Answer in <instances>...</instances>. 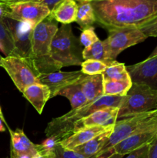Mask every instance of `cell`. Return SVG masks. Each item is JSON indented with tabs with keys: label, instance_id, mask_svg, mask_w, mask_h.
Listing matches in <instances>:
<instances>
[{
	"label": "cell",
	"instance_id": "obj_11",
	"mask_svg": "<svg viewBox=\"0 0 157 158\" xmlns=\"http://www.w3.org/2000/svg\"><path fill=\"white\" fill-rule=\"evenodd\" d=\"M133 83L144 84L157 90V56L126 66Z\"/></svg>",
	"mask_w": 157,
	"mask_h": 158
},
{
	"label": "cell",
	"instance_id": "obj_5",
	"mask_svg": "<svg viewBox=\"0 0 157 158\" xmlns=\"http://www.w3.org/2000/svg\"><path fill=\"white\" fill-rule=\"evenodd\" d=\"M155 123H157V108L152 110L133 114L118 120L115 122L113 131L109 137L108 143L97 154L99 158H104L108 153H113L112 148L115 145L139 131H141Z\"/></svg>",
	"mask_w": 157,
	"mask_h": 158
},
{
	"label": "cell",
	"instance_id": "obj_23",
	"mask_svg": "<svg viewBox=\"0 0 157 158\" xmlns=\"http://www.w3.org/2000/svg\"><path fill=\"white\" fill-rule=\"evenodd\" d=\"M132 85V82L131 80H112L103 79V95L125 97Z\"/></svg>",
	"mask_w": 157,
	"mask_h": 158
},
{
	"label": "cell",
	"instance_id": "obj_31",
	"mask_svg": "<svg viewBox=\"0 0 157 158\" xmlns=\"http://www.w3.org/2000/svg\"><path fill=\"white\" fill-rule=\"evenodd\" d=\"M139 29L146 37H157V15Z\"/></svg>",
	"mask_w": 157,
	"mask_h": 158
},
{
	"label": "cell",
	"instance_id": "obj_43",
	"mask_svg": "<svg viewBox=\"0 0 157 158\" xmlns=\"http://www.w3.org/2000/svg\"><path fill=\"white\" fill-rule=\"evenodd\" d=\"M75 2H83V1H86V0H75Z\"/></svg>",
	"mask_w": 157,
	"mask_h": 158
},
{
	"label": "cell",
	"instance_id": "obj_20",
	"mask_svg": "<svg viewBox=\"0 0 157 158\" xmlns=\"http://www.w3.org/2000/svg\"><path fill=\"white\" fill-rule=\"evenodd\" d=\"M113 130L107 131L104 134H100L98 137H95L92 140H89L87 143L75 148L72 151L77 153L86 156V157H92L97 155L102 151L105 145L108 143L110 135L112 134Z\"/></svg>",
	"mask_w": 157,
	"mask_h": 158
},
{
	"label": "cell",
	"instance_id": "obj_18",
	"mask_svg": "<svg viewBox=\"0 0 157 158\" xmlns=\"http://www.w3.org/2000/svg\"><path fill=\"white\" fill-rule=\"evenodd\" d=\"M78 3L75 0H63L51 12L49 16L57 23L71 24L76 19Z\"/></svg>",
	"mask_w": 157,
	"mask_h": 158
},
{
	"label": "cell",
	"instance_id": "obj_35",
	"mask_svg": "<svg viewBox=\"0 0 157 158\" xmlns=\"http://www.w3.org/2000/svg\"><path fill=\"white\" fill-rule=\"evenodd\" d=\"M38 154L33 158H55V154L53 151H47L43 150L40 144H37Z\"/></svg>",
	"mask_w": 157,
	"mask_h": 158
},
{
	"label": "cell",
	"instance_id": "obj_17",
	"mask_svg": "<svg viewBox=\"0 0 157 158\" xmlns=\"http://www.w3.org/2000/svg\"><path fill=\"white\" fill-rule=\"evenodd\" d=\"M11 136V150L10 152L18 154H26L33 158L38 154L37 144L32 143L24 131L21 129L15 131L9 130Z\"/></svg>",
	"mask_w": 157,
	"mask_h": 158
},
{
	"label": "cell",
	"instance_id": "obj_2",
	"mask_svg": "<svg viewBox=\"0 0 157 158\" xmlns=\"http://www.w3.org/2000/svg\"><path fill=\"white\" fill-rule=\"evenodd\" d=\"M123 100V97L102 96L81 107L72 109L67 114L53 118L48 123L45 130V134L47 137H54L59 143L61 140L73 134L75 124L80 120L101 108L107 106L119 107Z\"/></svg>",
	"mask_w": 157,
	"mask_h": 158
},
{
	"label": "cell",
	"instance_id": "obj_38",
	"mask_svg": "<svg viewBox=\"0 0 157 158\" xmlns=\"http://www.w3.org/2000/svg\"><path fill=\"white\" fill-rule=\"evenodd\" d=\"M123 157H124V156L120 155V154H116V153L113 152V153H112L111 154H109V155L106 156V157L104 158H123Z\"/></svg>",
	"mask_w": 157,
	"mask_h": 158
},
{
	"label": "cell",
	"instance_id": "obj_28",
	"mask_svg": "<svg viewBox=\"0 0 157 158\" xmlns=\"http://www.w3.org/2000/svg\"><path fill=\"white\" fill-rule=\"evenodd\" d=\"M99 40L95 32V29L92 26L83 29L80 35L79 42L85 48L89 47L92 44Z\"/></svg>",
	"mask_w": 157,
	"mask_h": 158
},
{
	"label": "cell",
	"instance_id": "obj_45",
	"mask_svg": "<svg viewBox=\"0 0 157 158\" xmlns=\"http://www.w3.org/2000/svg\"><path fill=\"white\" fill-rule=\"evenodd\" d=\"M6 158H7V157H6Z\"/></svg>",
	"mask_w": 157,
	"mask_h": 158
},
{
	"label": "cell",
	"instance_id": "obj_22",
	"mask_svg": "<svg viewBox=\"0 0 157 158\" xmlns=\"http://www.w3.org/2000/svg\"><path fill=\"white\" fill-rule=\"evenodd\" d=\"M75 22L83 30L86 28L91 27L94 23H96L95 12L90 2L86 0L78 2Z\"/></svg>",
	"mask_w": 157,
	"mask_h": 158
},
{
	"label": "cell",
	"instance_id": "obj_15",
	"mask_svg": "<svg viewBox=\"0 0 157 158\" xmlns=\"http://www.w3.org/2000/svg\"><path fill=\"white\" fill-rule=\"evenodd\" d=\"M114 127H115V123L107 127L95 126L82 128V129L74 132L72 135L69 136L67 138L61 140L58 143L62 148L72 151L77 147L87 143L88 141L98 137L100 134H104L111 130H113Z\"/></svg>",
	"mask_w": 157,
	"mask_h": 158
},
{
	"label": "cell",
	"instance_id": "obj_1",
	"mask_svg": "<svg viewBox=\"0 0 157 158\" xmlns=\"http://www.w3.org/2000/svg\"><path fill=\"white\" fill-rule=\"evenodd\" d=\"M96 23L109 30L139 28L157 15V0H89Z\"/></svg>",
	"mask_w": 157,
	"mask_h": 158
},
{
	"label": "cell",
	"instance_id": "obj_42",
	"mask_svg": "<svg viewBox=\"0 0 157 158\" xmlns=\"http://www.w3.org/2000/svg\"><path fill=\"white\" fill-rule=\"evenodd\" d=\"M2 58L3 57L0 55V66H1V63H2Z\"/></svg>",
	"mask_w": 157,
	"mask_h": 158
},
{
	"label": "cell",
	"instance_id": "obj_37",
	"mask_svg": "<svg viewBox=\"0 0 157 158\" xmlns=\"http://www.w3.org/2000/svg\"><path fill=\"white\" fill-rule=\"evenodd\" d=\"M0 118H1V120H2V122L3 123H5V125H6V127H7V128H8V130H10L11 128L9 127V124H8L7 123V122H6V119H5V117H4V114H3V113H2V108H1V106H0Z\"/></svg>",
	"mask_w": 157,
	"mask_h": 158
},
{
	"label": "cell",
	"instance_id": "obj_30",
	"mask_svg": "<svg viewBox=\"0 0 157 158\" xmlns=\"http://www.w3.org/2000/svg\"><path fill=\"white\" fill-rule=\"evenodd\" d=\"M62 1H63V0H6V1L0 3V5L7 6V5L14 4V3L18 2H35L44 5L46 7L49 8V10L52 12L56 7V6H58Z\"/></svg>",
	"mask_w": 157,
	"mask_h": 158
},
{
	"label": "cell",
	"instance_id": "obj_40",
	"mask_svg": "<svg viewBox=\"0 0 157 158\" xmlns=\"http://www.w3.org/2000/svg\"><path fill=\"white\" fill-rule=\"evenodd\" d=\"M5 131H6V127H5V126L3 125L2 120L0 118V132H5Z\"/></svg>",
	"mask_w": 157,
	"mask_h": 158
},
{
	"label": "cell",
	"instance_id": "obj_16",
	"mask_svg": "<svg viewBox=\"0 0 157 158\" xmlns=\"http://www.w3.org/2000/svg\"><path fill=\"white\" fill-rule=\"evenodd\" d=\"M22 95L39 114H42L45 105L51 98L49 87L42 83H35L29 86L23 91Z\"/></svg>",
	"mask_w": 157,
	"mask_h": 158
},
{
	"label": "cell",
	"instance_id": "obj_27",
	"mask_svg": "<svg viewBox=\"0 0 157 158\" xmlns=\"http://www.w3.org/2000/svg\"><path fill=\"white\" fill-rule=\"evenodd\" d=\"M107 66V65L103 62L95 60H84L82 63L81 71L85 75H99V74H103Z\"/></svg>",
	"mask_w": 157,
	"mask_h": 158
},
{
	"label": "cell",
	"instance_id": "obj_21",
	"mask_svg": "<svg viewBox=\"0 0 157 158\" xmlns=\"http://www.w3.org/2000/svg\"><path fill=\"white\" fill-rule=\"evenodd\" d=\"M80 80L74 84L61 89L58 94V95L66 97L69 100L72 109H77L86 105L87 103H89L87 101V99L82 90Z\"/></svg>",
	"mask_w": 157,
	"mask_h": 158
},
{
	"label": "cell",
	"instance_id": "obj_33",
	"mask_svg": "<svg viewBox=\"0 0 157 158\" xmlns=\"http://www.w3.org/2000/svg\"><path fill=\"white\" fill-rule=\"evenodd\" d=\"M144 158H157V136L149 144L147 153Z\"/></svg>",
	"mask_w": 157,
	"mask_h": 158
},
{
	"label": "cell",
	"instance_id": "obj_29",
	"mask_svg": "<svg viewBox=\"0 0 157 158\" xmlns=\"http://www.w3.org/2000/svg\"><path fill=\"white\" fill-rule=\"evenodd\" d=\"M54 153L55 154V158H99L98 155H94L92 157H86L83 154L77 153L72 150H68L62 148L59 143L55 148Z\"/></svg>",
	"mask_w": 157,
	"mask_h": 158
},
{
	"label": "cell",
	"instance_id": "obj_10",
	"mask_svg": "<svg viewBox=\"0 0 157 158\" xmlns=\"http://www.w3.org/2000/svg\"><path fill=\"white\" fill-rule=\"evenodd\" d=\"M4 6L6 9L5 17L16 21L29 22L35 26L51 13L49 8L35 2H18Z\"/></svg>",
	"mask_w": 157,
	"mask_h": 158
},
{
	"label": "cell",
	"instance_id": "obj_19",
	"mask_svg": "<svg viewBox=\"0 0 157 158\" xmlns=\"http://www.w3.org/2000/svg\"><path fill=\"white\" fill-rule=\"evenodd\" d=\"M80 86L88 102H92L103 96V74L84 75L80 80Z\"/></svg>",
	"mask_w": 157,
	"mask_h": 158
},
{
	"label": "cell",
	"instance_id": "obj_26",
	"mask_svg": "<svg viewBox=\"0 0 157 158\" xmlns=\"http://www.w3.org/2000/svg\"><path fill=\"white\" fill-rule=\"evenodd\" d=\"M0 43L3 46L6 56L15 55V49L12 35L2 19H0Z\"/></svg>",
	"mask_w": 157,
	"mask_h": 158
},
{
	"label": "cell",
	"instance_id": "obj_32",
	"mask_svg": "<svg viewBox=\"0 0 157 158\" xmlns=\"http://www.w3.org/2000/svg\"><path fill=\"white\" fill-rule=\"evenodd\" d=\"M58 142L57 141L56 139H55L54 137H47L46 140H45L42 143L40 144L41 148L43 150L47 151H55V148L58 145Z\"/></svg>",
	"mask_w": 157,
	"mask_h": 158
},
{
	"label": "cell",
	"instance_id": "obj_7",
	"mask_svg": "<svg viewBox=\"0 0 157 158\" xmlns=\"http://www.w3.org/2000/svg\"><path fill=\"white\" fill-rule=\"evenodd\" d=\"M2 67L17 89L22 94L26 87L35 83H40L38 72L32 61L16 55L8 56L2 60Z\"/></svg>",
	"mask_w": 157,
	"mask_h": 158
},
{
	"label": "cell",
	"instance_id": "obj_14",
	"mask_svg": "<svg viewBox=\"0 0 157 158\" xmlns=\"http://www.w3.org/2000/svg\"><path fill=\"white\" fill-rule=\"evenodd\" d=\"M118 114L119 107L107 106L101 108L80 120L75 124L74 132L89 127H107L114 124L118 120Z\"/></svg>",
	"mask_w": 157,
	"mask_h": 158
},
{
	"label": "cell",
	"instance_id": "obj_3",
	"mask_svg": "<svg viewBox=\"0 0 157 158\" xmlns=\"http://www.w3.org/2000/svg\"><path fill=\"white\" fill-rule=\"evenodd\" d=\"M58 29V23L49 15L33 29L32 61L40 74L57 72L62 69L51 56V45Z\"/></svg>",
	"mask_w": 157,
	"mask_h": 158
},
{
	"label": "cell",
	"instance_id": "obj_36",
	"mask_svg": "<svg viewBox=\"0 0 157 158\" xmlns=\"http://www.w3.org/2000/svg\"><path fill=\"white\" fill-rule=\"evenodd\" d=\"M10 158H32L30 156L26 155V154H18L13 152H10Z\"/></svg>",
	"mask_w": 157,
	"mask_h": 158
},
{
	"label": "cell",
	"instance_id": "obj_34",
	"mask_svg": "<svg viewBox=\"0 0 157 158\" xmlns=\"http://www.w3.org/2000/svg\"><path fill=\"white\" fill-rule=\"evenodd\" d=\"M149 144L145 145V146L132 151L130 154H128V157L126 158H144L146 153H147L148 148H149Z\"/></svg>",
	"mask_w": 157,
	"mask_h": 158
},
{
	"label": "cell",
	"instance_id": "obj_13",
	"mask_svg": "<svg viewBox=\"0 0 157 158\" xmlns=\"http://www.w3.org/2000/svg\"><path fill=\"white\" fill-rule=\"evenodd\" d=\"M81 70L72 71V72H57L46 74H40L38 77L40 83L49 87L51 92V98L58 96L61 89L74 84L78 82L84 76Z\"/></svg>",
	"mask_w": 157,
	"mask_h": 158
},
{
	"label": "cell",
	"instance_id": "obj_9",
	"mask_svg": "<svg viewBox=\"0 0 157 158\" xmlns=\"http://www.w3.org/2000/svg\"><path fill=\"white\" fill-rule=\"evenodd\" d=\"M3 22L12 35L15 49V55L32 61V38L35 26L29 22H20L4 17Z\"/></svg>",
	"mask_w": 157,
	"mask_h": 158
},
{
	"label": "cell",
	"instance_id": "obj_41",
	"mask_svg": "<svg viewBox=\"0 0 157 158\" xmlns=\"http://www.w3.org/2000/svg\"><path fill=\"white\" fill-rule=\"evenodd\" d=\"M156 56H157V46H156V47H155V49H154L153 51H152V53H151L150 55H149V58H151V57Z\"/></svg>",
	"mask_w": 157,
	"mask_h": 158
},
{
	"label": "cell",
	"instance_id": "obj_44",
	"mask_svg": "<svg viewBox=\"0 0 157 158\" xmlns=\"http://www.w3.org/2000/svg\"><path fill=\"white\" fill-rule=\"evenodd\" d=\"M87 1H89V0H87Z\"/></svg>",
	"mask_w": 157,
	"mask_h": 158
},
{
	"label": "cell",
	"instance_id": "obj_4",
	"mask_svg": "<svg viewBox=\"0 0 157 158\" xmlns=\"http://www.w3.org/2000/svg\"><path fill=\"white\" fill-rule=\"evenodd\" d=\"M78 39L72 32L70 24L58 28L51 45V56L61 68L81 66L83 60Z\"/></svg>",
	"mask_w": 157,
	"mask_h": 158
},
{
	"label": "cell",
	"instance_id": "obj_12",
	"mask_svg": "<svg viewBox=\"0 0 157 158\" xmlns=\"http://www.w3.org/2000/svg\"><path fill=\"white\" fill-rule=\"evenodd\" d=\"M157 136V123L139 131L129 136L112 148V152L125 156L142 148L150 142Z\"/></svg>",
	"mask_w": 157,
	"mask_h": 158
},
{
	"label": "cell",
	"instance_id": "obj_8",
	"mask_svg": "<svg viewBox=\"0 0 157 158\" xmlns=\"http://www.w3.org/2000/svg\"><path fill=\"white\" fill-rule=\"evenodd\" d=\"M108 37L103 40L106 55L111 61L126 49L145 41L147 37L136 27H126L108 30Z\"/></svg>",
	"mask_w": 157,
	"mask_h": 158
},
{
	"label": "cell",
	"instance_id": "obj_6",
	"mask_svg": "<svg viewBox=\"0 0 157 158\" xmlns=\"http://www.w3.org/2000/svg\"><path fill=\"white\" fill-rule=\"evenodd\" d=\"M157 108V90L144 84L132 83L119 107L118 120Z\"/></svg>",
	"mask_w": 157,
	"mask_h": 158
},
{
	"label": "cell",
	"instance_id": "obj_39",
	"mask_svg": "<svg viewBox=\"0 0 157 158\" xmlns=\"http://www.w3.org/2000/svg\"><path fill=\"white\" fill-rule=\"evenodd\" d=\"M5 13H6V9L5 6L2 5H0V19H2L5 17Z\"/></svg>",
	"mask_w": 157,
	"mask_h": 158
},
{
	"label": "cell",
	"instance_id": "obj_25",
	"mask_svg": "<svg viewBox=\"0 0 157 158\" xmlns=\"http://www.w3.org/2000/svg\"><path fill=\"white\" fill-rule=\"evenodd\" d=\"M103 79L112 80H131L126 66L124 63L115 61L110 66H108L103 73Z\"/></svg>",
	"mask_w": 157,
	"mask_h": 158
},
{
	"label": "cell",
	"instance_id": "obj_24",
	"mask_svg": "<svg viewBox=\"0 0 157 158\" xmlns=\"http://www.w3.org/2000/svg\"><path fill=\"white\" fill-rule=\"evenodd\" d=\"M82 55H83V60H99V61L103 62L104 63H106L107 66H110V65H112V63H114L116 61V60H115V61H111L108 58L107 55H106V49H105L104 44H103V42L101 41L100 40L95 42L92 46L84 48L83 49Z\"/></svg>",
	"mask_w": 157,
	"mask_h": 158
}]
</instances>
